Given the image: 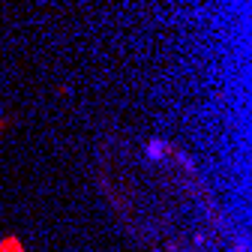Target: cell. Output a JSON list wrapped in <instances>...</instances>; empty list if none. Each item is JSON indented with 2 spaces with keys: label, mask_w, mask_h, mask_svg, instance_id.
I'll use <instances>...</instances> for the list:
<instances>
[{
  "label": "cell",
  "mask_w": 252,
  "mask_h": 252,
  "mask_svg": "<svg viewBox=\"0 0 252 252\" xmlns=\"http://www.w3.org/2000/svg\"><path fill=\"white\" fill-rule=\"evenodd\" d=\"M0 252H24V249H21V246H18L15 240H6L3 246H0Z\"/></svg>",
  "instance_id": "obj_2"
},
{
  "label": "cell",
  "mask_w": 252,
  "mask_h": 252,
  "mask_svg": "<svg viewBox=\"0 0 252 252\" xmlns=\"http://www.w3.org/2000/svg\"><path fill=\"white\" fill-rule=\"evenodd\" d=\"M177 159H180V162H183L186 168H192V159H189V156H186V153H177Z\"/></svg>",
  "instance_id": "obj_3"
},
{
  "label": "cell",
  "mask_w": 252,
  "mask_h": 252,
  "mask_svg": "<svg viewBox=\"0 0 252 252\" xmlns=\"http://www.w3.org/2000/svg\"><path fill=\"white\" fill-rule=\"evenodd\" d=\"M165 150H168V144L162 141V138H150L147 144H144V156L150 162H159V159H165Z\"/></svg>",
  "instance_id": "obj_1"
}]
</instances>
